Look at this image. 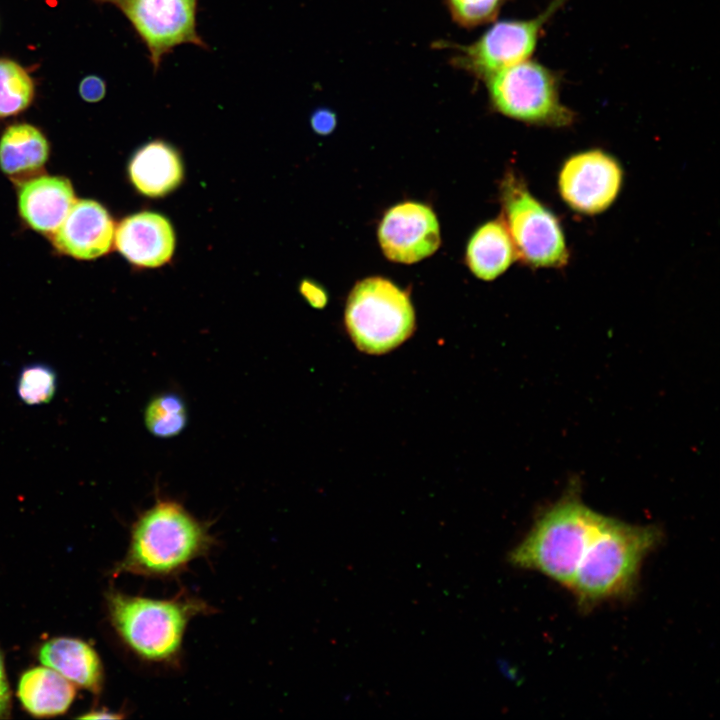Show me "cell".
Instances as JSON below:
<instances>
[{"instance_id": "6da1fadb", "label": "cell", "mask_w": 720, "mask_h": 720, "mask_svg": "<svg viewBox=\"0 0 720 720\" xmlns=\"http://www.w3.org/2000/svg\"><path fill=\"white\" fill-rule=\"evenodd\" d=\"M662 540L652 525H633L604 516L580 561L569 590L586 610L630 596L641 566Z\"/></svg>"}, {"instance_id": "7a4b0ae2", "label": "cell", "mask_w": 720, "mask_h": 720, "mask_svg": "<svg viewBox=\"0 0 720 720\" xmlns=\"http://www.w3.org/2000/svg\"><path fill=\"white\" fill-rule=\"evenodd\" d=\"M214 544L208 526L182 504L158 498L132 525L127 553L113 575L170 578L206 555Z\"/></svg>"}, {"instance_id": "3957f363", "label": "cell", "mask_w": 720, "mask_h": 720, "mask_svg": "<svg viewBox=\"0 0 720 720\" xmlns=\"http://www.w3.org/2000/svg\"><path fill=\"white\" fill-rule=\"evenodd\" d=\"M106 599L111 624L127 648L144 662L167 666L179 664L189 622L214 612L186 592L153 599L111 590Z\"/></svg>"}, {"instance_id": "277c9868", "label": "cell", "mask_w": 720, "mask_h": 720, "mask_svg": "<svg viewBox=\"0 0 720 720\" xmlns=\"http://www.w3.org/2000/svg\"><path fill=\"white\" fill-rule=\"evenodd\" d=\"M603 517L569 492L537 518L508 560L569 589Z\"/></svg>"}, {"instance_id": "5b68a950", "label": "cell", "mask_w": 720, "mask_h": 720, "mask_svg": "<svg viewBox=\"0 0 720 720\" xmlns=\"http://www.w3.org/2000/svg\"><path fill=\"white\" fill-rule=\"evenodd\" d=\"M344 321L352 342L361 352L380 355L412 335L415 312L407 291L386 278L374 276L352 288Z\"/></svg>"}, {"instance_id": "8992f818", "label": "cell", "mask_w": 720, "mask_h": 720, "mask_svg": "<svg viewBox=\"0 0 720 720\" xmlns=\"http://www.w3.org/2000/svg\"><path fill=\"white\" fill-rule=\"evenodd\" d=\"M501 219L517 258L532 268L559 269L570 258L564 230L556 214L529 190L524 178L508 169L499 188Z\"/></svg>"}, {"instance_id": "52a82bcc", "label": "cell", "mask_w": 720, "mask_h": 720, "mask_svg": "<svg viewBox=\"0 0 720 720\" xmlns=\"http://www.w3.org/2000/svg\"><path fill=\"white\" fill-rule=\"evenodd\" d=\"M493 109L513 120L539 127L563 128L576 119L560 98L556 73L531 58L484 81Z\"/></svg>"}, {"instance_id": "ba28073f", "label": "cell", "mask_w": 720, "mask_h": 720, "mask_svg": "<svg viewBox=\"0 0 720 720\" xmlns=\"http://www.w3.org/2000/svg\"><path fill=\"white\" fill-rule=\"evenodd\" d=\"M569 0H552L536 17L501 20L492 24L468 45L453 44L451 63L485 81L493 74L528 60L533 55L544 26Z\"/></svg>"}, {"instance_id": "9c48e42d", "label": "cell", "mask_w": 720, "mask_h": 720, "mask_svg": "<svg viewBox=\"0 0 720 720\" xmlns=\"http://www.w3.org/2000/svg\"><path fill=\"white\" fill-rule=\"evenodd\" d=\"M117 7L145 44L154 72L182 44L208 49L197 31L198 0H98Z\"/></svg>"}, {"instance_id": "30bf717a", "label": "cell", "mask_w": 720, "mask_h": 720, "mask_svg": "<svg viewBox=\"0 0 720 720\" xmlns=\"http://www.w3.org/2000/svg\"><path fill=\"white\" fill-rule=\"evenodd\" d=\"M623 179V168L613 155L602 149H589L572 154L563 162L557 186L570 209L593 216L612 206Z\"/></svg>"}, {"instance_id": "8fae6325", "label": "cell", "mask_w": 720, "mask_h": 720, "mask_svg": "<svg viewBox=\"0 0 720 720\" xmlns=\"http://www.w3.org/2000/svg\"><path fill=\"white\" fill-rule=\"evenodd\" d=\"M378 240L389 260L404 264L419 262L438 250L439 222L425 204L399 203L384 214L378 227Z\"/></svg>"}, {"instance_id": "7c38bea8", "label": "cell", "mask_w": 720, "mask_h": 720, "mask_svg": "<svg viewBox=\"0 0 720 720\" xmlns=\"http://www.w3.org/2000/svg\"><path fill=\"white\" fill-rule=\"evenodd\" d=\"M114 242L131 264L156 268L168 263L176 245L174 228L164 215L141 211L124 218L115 229Z\"/></svg>"}, {"instance_id": "4fadbf2b", "label": "cell", "mask_w": 720, "mask_h": 720, "mask_svg": "<svg viewBox=\"0 0 720 720\" xmlns=\"http://www.w3.org/2000/svg\"><path fill=\"white\" fill-rule=\"evenodd\" d=\"M115 225L108 211L93 200L76 201L52 233L61 253L90 260L107 254L114 242Z\"/></svg>"}, {"instance_id": "5bb4252c", "label": "cell", "mask_w": 720, "mask_h": 720, "mask_svg": "<svg viewBox=\"0 0 720 720\" xmlns=\"http://www.w3.org/2000/svg\"><path fill=\"white\" fill-rule=\"evenodd\" d=\"M76 202L70 181L60 176H40L22 183L18 207L22 219L35 231L53 233Z\"/></svg>"}, {"instance_id": "9a60e30c", "label": "cell", "mask_w": 720, "mask_h": 720, "mask_svg": "<svg viewBox=\"0 0 720 720\" xmlns=\"http://www.w3.org/2000/svg\"><path fill=\"white\" fill-rule=\"evenodd\" d=\"M128 175L139 193L150 198H160L181 185L184 165L173 145L156 139L136 150L128 165Z\"/></svg>"}, {"instance_id": "2e32d148", "label": "cell", "mask_w": 720, "mask_h": 720, "mask_svg": "<svg viewBox=\"0 0 720 720\" xmlns=\"http://www.w3.org/2000/svg\"><path fill=\"white\" fill-rule=\"evenodd\" d=\"M39 660L72 684L98 694L103 684V667L96 651L86 642L69 637L53 638L39 649Z\"/></svg>"}, {"instance_id": "e0dca14e", "label": "cell", "mask_w": 720, "mask_h": 720, "mask_svg": "<svg viewBox=\"0 0 720 720\" xmlns=\"http://www.w3.org/2000/svg\"><path fill=\"white\" fill-rule=\"evenodd\" d=\"M517 259L514 244L501 218L486 222L474 232L465 257L471 272L485 281L499 277Z\"/></svg>"}, {"instance_id": "ac0fdd59", "label": "cell", "mask_w": 720, "mask_h": 720, "mask_svg": "<svg viewBox=\"0 0 720 720\" xmlns=\"http://www.w3.org/2000/svg\"><path fill=\"white\" fill-rule=\"evenodd\" d=\"M18 698L24 709L37 717L64 713L71 705L75 686L55 670L39 666L25 671L19 680Z\"/></svg>"}, {"instance_id": "d6986e66", "label": "cell", "mask_w": 720, "mask_h": 720, "mask_svg": "<svg viewBox=\"0 0 720 720\" xmlns=\"http://www.w3.org/2000/svg\"><path fill=\"white\" fill-rule=\"evenodd\" d=\"M48 156V141L33 125L14 124L2 134L0 168L11 177H23L39 171Z\"/></svg>"}, {"instance_id": "ffe728a7", "label": "cell", "mask_w": 720, "mask_h": 720, "mask_svg": "<svg viewBox=\"0 0 720 720\" xmlns=\"http://www.w3.org/2000/svg\"><path fill=\"white\" fill-rule=\"evenodd\" d=\"M144 424L156 438L178 436L188 424L185 400L175 392H163L153 396L144 409Z\"/></svg>"}, {"instance_id": "44dd1931", "label": "cell", "mask_w": 720, "mask_h": 720, "mask_svg": "<svg viewBox=\"0 0 720 720\" xmlns=\"http://www.w3.org/2000/svg\"><path fill=\"white\" fill-rule=\"evenodd\" d=\"M34 97V83L18 63L0 59V117L25 110Z\"/></svg>"}, {"instance_id": "7402d4cb", "label": "cell", "mask_w": 720, "mask_h": 720, "mask_svg": "<svg viewBox=\"0 0 720 720\" xmlns=\"http://www.w3.org/2000/svg\"><path fill=\"white\" fill-rule=\"evenodd\" d=\"M56 387L57 376L53 368L43 363H31L20 371L16 390L24 403L39 405L54 397Z\"/></svg>"}, {"instance_id": "603a6c76", "label": "cell", "mask_w": 720, "mask_h": 720, "mask_svg": "<svg viewBox=\"0 0 720 720\" xmlns=\"http://www.w3.org/2000/svg\"><path fill=\"white\" fill-rule=\"evenodd\" d=\"M450 17L458 26L473 29L492 22L505 0H444Z\"/></svg>"}, {"instance_id": "cb8c5ba5", "label": "cell", "mask_w": 720, "mask_h": 720, "mask_svg": "<svg viewBox=\"0 0 720 720\" xmlns=\"http://www.w3.org/2000/svg\"><path fill=\"white\" fill-rule=\"evenodd\" d=\"M337 124L336 114L328 108H318L310 116V125L315 133L321 136L333 132Z\"/></svg>"}, {"instance_id": "d4e9b609", "label": "cell", "mask_w": 720, "mask_h": 720, "mask_svg": "<svg viewBox=\"0 0 720 720\" xmlns=\"http://www.w3.org/2000/svg\"><path fill=\"white\" fill-rule=\"evenodd\" d=\"M79 93L83 100L95 103L103 99L106 93V84L98 76H87L79 85Z\"/></svg>"}, {"instance_id": "484cf974", "label": "cell", "mask_w": 720, "mask_h": 720, "mask_svg": "<svg viewBox=\"0 0 720 720\" xmlns=\"http://www.w3.org/2000/svg\"><path fill=\"white\" fill-rule=\"evenodd\" d=\"M300 294L314 308H323L327 304V292L318 283L303 279L299 285Z\"/></svg>"}, {"instance_id": "4316f807", "label": "cell", "mask_w": 720, "mask_h": 720, "mask_svg": "<svg viewBox=\"0 0 720 720\" xmlns=\"http://www.w3.org/2000/svg\"><path fill=\"white\" fill-rule=\"evenodd\" d=\"M11 711V691L8 684L3 654L0 650V719L10 716Z\"/></svg>"}, {"instance_id": "83f0119b", "label": "cell", "mask_w": 720, "mask_h": 720, "mask_svg": "<svg viewBox=\"0 0 720 720\" xmlns=\"http://www.w3.org/2000/svg\"><path fill=\"white\" fill-rule=\"evenodd\" d=\"M121 717L122 716L120 714H114L107 710L91 711L89 713H86L85 715L80 716V718L83 719H117Z\"/></svg>"}]
</instances>
